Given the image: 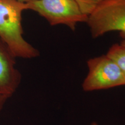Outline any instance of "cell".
Listing matches in <instances>:
<instances>
[{
    "mask_svg": "<svg viewBox=\"0 0 125 125\" xmlns=\"http://www.w3.org/2000/svg\"><path fill=\"white\" fill-rule=\"evenodd\" d=\"M28 10L35 12L51 26L62 24L74 31L78 23L87 22L75 0H32L26 2Z\"/></svg>",
    "mask_w": 125,
    "mask_h": 125,
    "instance_id": "cell-2",
    "label": "cell"
},
{
    "mask_svg": "<svg viewBox=\"0 0 125 125\" xmlns=\"http://www.w3.org/2000/svg\"><path fill=\"white\" fill-rule=\"evenodd\" d=\"M16 57L0 39V96L9 98L17 91L21 75L16 67Z\"/></svg>",
    "mask_w": 125,
    "mask_h": 125,
    "instance_id": "cell-5",
    "label": "cell"
},
{
    "mask_svg": "<svg viewBox=\"0 0 125 125\" xmlns=\"http://www.w3.org/2000/svg\"><path fill=\"white\" fill-rule=\"evenodd\" d=\"M86 23L93 38L117 31L125 40V0H107L89 16Z\"/></svg>",
    "mask_w": 125,
    "mask_h": 125,
    "instance_id": "cell-4",
    "label": "cell"
},
{
    "mask_svg": "<svg viewBox=\"0 0 125 125\" xmlns=\"http://www.w3.org/2000/svg\"><path fill=\"white\" fill-rule=\"evenodd\" d=\"M91 125H99L98 123H97L96 122H93L91 124Z\"/></svg>",
    "mask_w": 125,
    "mask_h": 125,
    "instance_id": "cell-11",
    "label": "cell"
},
{
    "mask_svg": "<svg viewBox=\"0 0 125 125\" xmlns=\"http://www.w3.org/2000/svg\"><path fill=\"white\" fill-rule=\"evenodd\" d=\"M107 55L118 65L125 77V46L114 44L109 48Z\"/></svg>",
    "mask_w": 125,
    "mask_h": 125,
    "instance_id": "cell-6",
    "label": "cell"
},
{
    "mask_svg": "<svg viewBox=\"0 0 125 125\" xmlns=\"http://www.w3.org/2000/svg\"><path fill=\"white\" fill-rule=\"evenodd\" d=\"M27 4L17 0H0V39L16 58L31 59L40 55L38 50L23 37L22 13Z\"/></svg>",
    "mask_w": 125,
    "mask_h": 125,
    "instance_id": "cell-1",
    "label": "cell"
},
{
    "mask_svg": "<svg viewBox=\"0 0 125 125\" xmlns=\"http://www.w3.org/2000/svg\"><path fill=\"white\" fill-rule=\"evenodd\" d=\"M121 44L122 45H123V46H125V40H123L121 42Z\"/></svg>",
    "mask_w": 125,
    "mask_h": 125,
    "instance_id": "cell-10",
    "label": "cell"
},
{
    "mask_svg": "<svg viewBox=\"0 0 125 125\" xmlns=\"http://www.w3.org/2000/svg\"><path fill=\"white\" fill-rule=\"evenodd\" d=\"M107 0H75L78 7L84 15L89 16L101 4Z\"/></svg>",
    "mask_w": 125,
    "mask_h": 125,
    "instance_id": "cell-7",
    "label": "cell"
},
{
    "mask_svg": "<svg viewBox=\"0 0 125 125\" xmlns=\"http://www.w3.org/2000/svg\"><path fill=\"white\" fill-rule=\"evenodd\" d=\"M17 1H20V2H29V1H32V0H17Z\"/></svg>",
    "mask_w": 125,
    "mask_h": 125,
    "instance_id": "cell-9",
    "label": "cell"
},
{
    "mask_svg": "<svg viewBox=\"0 0 125 125\" xmlns=\"http://www.w3.org/2000/svg\"><path fill=\"white\" fill-rule=\"evenodd\" d=\"M8 100V98L0 96V113L2 111Z\"/></svg>",
    "mask_w": 125,
    "mask_h": 125,
    "instance_id": "cell-8",
    "label": "cell"
},
{
    "mask_svg": "<svg viewBox=\"0 0 125 125\" xmlns=\"http://www.w3.org/2000/svg\"><path fill=\"white\" fill-rule=\"evenodd\" d=\"M88 73L82 83L85 92L125 85V77L118 65L107 54L89 59Z\"/></svg>",
    "mask_w": 125,
    "mask_h": 125,
    "instance_id": "cell-3",
    "label": "cell"
}]
</instances>
